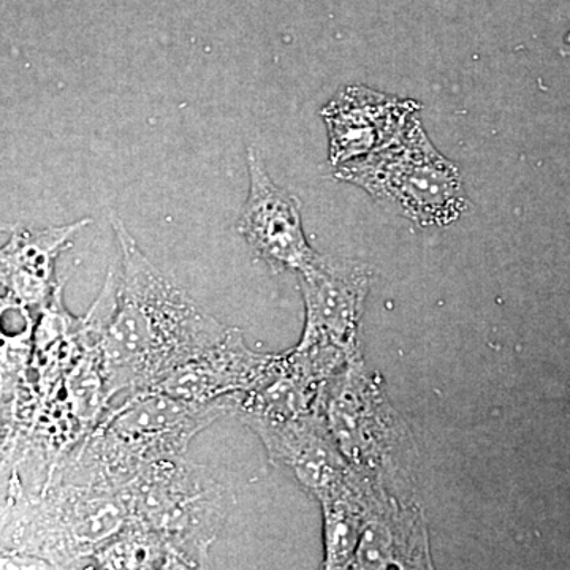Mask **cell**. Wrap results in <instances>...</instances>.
<instances>
[{"instance_id":"6da1fadb","label":"cell","mask_w":570,"mask_h":570,"mask_svg":"<svg viewBox=\"0 0 570 570\" xmlns=\"http://www.w3.org/2000/svg\"><path fill=\"white\" fill-rule=\"evenodd\" d=\"M111 225L121 268L115 309L100 337V363L110 397L156 389L228 330L146 257L118 216L111 217Z\"/></svg>"},{"instance_id":"7a4b0ae2","label":"cell","mask_w":570,"mask_h":570,"mask_svg":"<svg viewBox=\"0 0 570 570\" xmlns=\"http://www.w3.org/2000/svg\"><path fill=\"white\" fill-rule=\"evenodd\" d=\"M235 409V396L190 403L160 390L130 393L89 431L71 456L66 482L121 490L142 469L186 456L198 434L234 417Z\"/></svg>"},{"instance_id":"3957f363","label":"cell","mask_w":570,"mask_h":570,"mask_svg":"<svg viewBox=\"0 0 570 570\" xmlns=\"http://www.w3.org/2000/svg\"><path fill=\"white\" fill-rule=\"evenodd\" d=\"M316 412L344 459L379 490L417 499V452L384 381L362 352L325 382Z\"/></svg>"},{"instance_id":"277c9868","label":"cell","mask_w":570,"mask_h":570,"mask_svg":"<svg viewBox=\"0 0 570 570\" xmlns=\"http://www.w3.org/2000/svg\"><path fill=\"white\" fill-rule=\"evenodd\" d=\"M129 523L156 532L184 569L209 568V549L230 509L227 487L186 456L159 461L121 489Z\"/></svg>"},{"instance_id":"5b68a950","label":"cell","mask_w":570,"mask_h":570,"mask_svg":"<svg viewBox=\"0 0 570 570\" xmlns=\"http://www.w3.org/2000/svg\"><path fill=\"white\" fill-rule=\"evenodd\" d=\"M335 175L422 227L456 223L471 206L459 167L434 148L417 116L396 140L340 165Z\"/></svg>"},{"instance_id":"8992f818","label":"cell","mask_w":570,"mask_h":570,"mask_svg":"<svg viewBox=\"0 0 570 570\" xmlns=\"http://www.w3.org/2000/svg\"><path fill=\"white\" fill-rule=\"evenodd\" d=\"M247 171L249 194L236 230L273 272L305 273L321 254L307 242L298 198L273 181L255 148L247 149Z\"/></svg>"},{"instance_id":"52a82bcc","label":"cell","mask_w":570,"mask_h":570,"mask_svg":"<svg viewBox=\"0 0 570 570\" xmlns=\"http://www.w3.org/2000/svg\"><path fill=\"white\" fill-rule=\"evenodd\" d=\"M305 302V328L299 346L333 347L360 354L358 326L371 287L370 266L321 255L298 275Z\"/></svg>"},{"instance_id":"ba28073f","label":"cell","mask_w":570,"mask_h":570,"mask_svg":"<svg viewBox=\"0 0 570 570\" xmlns=\"http://www.w3.org/2000/svg\"><path fill=\"white\" fill-rule=\"evenodd\" d=\"M265 445L269 464L291 472L299 489L321 499L346 482L355 468L344 459L317 412L291 420H242Z\"/></svg>"},{"instance_id":"9c48e42d","label":"cell","mask_w":570,"mask_h":570,"mask_svg":"<svg viewBox=\"0 0 570 570\" xmlns=\"http://www.w3.org/2000/svg\"><path fill=\"white\" fill-rule=\"evenodd\" d=\"M420 105L365 86H347L325 105L333 167L358 159L396 140L417 116Z\"/></svg>"},{"instance_id":"30bf717a","label":"cell","mask_w":570,"mask_h":570,"mask_svg":"<svg viewBox=\"0 0 570 570\" xmlns=\"http://www.w3.org/2000/svg\"><path fill=\"white\" fill-rule=\"evenodd\" d=\"M275 355L247 346L242 330L228 326L214 346L176 367L156 389L190 403H213L257 387Z\"/></svg>"},{"instance_id":"8fae6325","label":"cell","mask_w":570,"mask_h":570,"mask_svg":"<svg viewBox=\"0 0 570 570\" xmlns=\"http://www.w3.org/2000/svg\"><path fill=\"white\" fill-rule=\"evenodd\" d=\"M374 489L351 569H433L426 520L417 499Z\"/></svg>"},{"instance_id":"7c38bea8","label":"cell","mask_w":570,"mask_h":570,"mask_svg":"<svg viewBox=\"0 0 570 570\" xmlns=\"http://www.w3.org/2000/svg\"><path fill=\"white\" fill-rule=\"evenodd\" d=\"M91 219L47 228L14 227L0 247V287L29 309H47L61 292L56 264Z\"/></svg>"},{"instance_id":"4fadbf2b","label":"cell","mask_w":570,"mask_h":570,"mask_svg":"<svg viewBox=\"0 0 570 570\" xmlns=\"http://www.w3.org/2000/svg\"><path fill=\"white\" fill-rule=\"evenodd\" d=\"M374 491L373 482L355 469L346 482L318 499L324 517L322 569H351Z\"/></svg>"},{"instance_id":"5bb4252c","label":"cell","mask_w":570,"mask_h":570,"mask_svg":"<svg viewBox=\"0 0 570 570\" xmlns=\"http://www.w3.org/2000/svg\"><path fill=\"white\" fill-rule=\"evenodd\" d=\"M92 569H184L174 549L156 532L127 521L94 557Z\"/></svg>"},{"instance_id":"9a60e30c","label":"cell","mask_w":570,"mask_h":570,"mask_svg":"<svg viewBox=\"0 0 570 570\" xmlns=\"http://www.w3.org/2000/svg\"><path fill=\"white\" fill-rule=\"evenodd\" d=\"M32 309L9 295H0V397L10 396L32 354Z\"/></svg>"}]
</instances>
